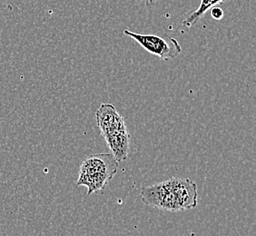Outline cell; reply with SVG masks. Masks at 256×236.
<instances>
[{"instance_id":"7","label":"cell","mask_w":256,"mask_h":236,"mask_svg":"<svg viewBox=\"0 0 256 236\" xmlns=\"http://www.w3.org/2000/svg\"><path fill=\"white\" fill-rule=\"evenodd\" d=\"M226 0H201L200 6H198L196 10H194L192 13L188 16L186 20L182 21V25L191 28L196 23L198 20L201 18L204 14H206L208 10L212 6L224 3Z\"/></svg>"},{"instance_id":"2","label":"cell","mask_w":256,"mask_h":236,"mask_svg":"<svg viewBox=\"0 0 256 236\" xmlns=\"http://www.w3.org/2000/svg\"><path fill=\"white\" fill-rule=\"evenodd\" d=\"M118 166L112 154H94L82 162L79 176L94 182H108L118 172Z\"/></svg>"},{"instance_id":"1","label":"cell","mask_w":256,"mask_h":236,"mask_svg":"<svg viewBox=\"0 0 256 236\" xmlns=\"http://www.w3.org/2000/svg\"><path fill=\"white\" fill-rule=\"evenodd\" d=\"M124 34L132 38L150 54H154L162 60L176 58L181 53L182 48L178 40L168 36L140 34L130 30H124Z\"/></svg>"},{"instance_id":"3","label":"cell","mask_w":256,"mask_h":236,"mask_svg":"<svg viewBox=\"0 0 256 236\" xmlns=\"http://www.w3.org/2000/svg\"><path fill=\"white\" fill-rule=\"evenodd\" d=\"M178 204V211L194 209L197 206V184L189 178L172 177L164 181Z\"/></svg>"},{"instance_id":"9","label":"cell","mask_w":256,"mask_h":236,"mask_svg":"<svg viewBox=\"0 0 256 236\" xmlns=\"http://www.w3.org/2000/svg\"><path fill=\"white\" fill-rule=\"evenodd\" d=\"M143 1H144V3H146V5L150 6L154 4V2L156 0H143Z\"/></svg>"},{"instance_id":"8","label":"cell","mask_w":256,"mask_h":236,"mask_svg":"<svg viewBox=\"0 0 256 236\" xmlns=\"http://www.w3.org/2000/svg\"><path fill=\"white\" fill-rule=\"evenodd\" d=\"M210 10H211V11H210L211 16H212L214 20H221L224 18V11H222V8H217V6H212Z\"/></svg>"},{"instance_id":"6","label":"cell","mask_w":256,"mask_h":236,"mask_svg":"<svg viewBox=\"0 0 256 236\" xmlns=\"http://www.w3.org/2000/svg\"><path fill=\"white\" fill-rule=\"evenodd\" d=\"M166 194V186L164 182L141 188L140 197L142 202L148 206L161 209L164 197Z\"/></svg>"},{"instance_id":"5","label":"cell","mask_w":256,"mask_h":236,"mask_svg":"<svg viewBox=\"0 0 256 236\" xmlns=\"http://www.w3.org/2000/svg\"><path fill=\"white\" fill-rule=\"evenodd\" d=\"M104 140L118 162H123L128 159L130 144V134L128 131L114 134L104 138Z\"/></svg>"},{"instance_id":"4","label":"cell","mask_w":256,"mask_h":236,"mask_svg":"<svg viewBox=\"0 0 256 236\" xmlns=\"http://www.w3.org/2000/svg\"><path fill=\"white\" fill-rule=\"evenodd\" d=\"M96 123L103 138L128 131L124 118L111 104H102L96 112Z\"/></svg>"}]
</instances>
